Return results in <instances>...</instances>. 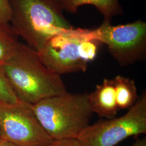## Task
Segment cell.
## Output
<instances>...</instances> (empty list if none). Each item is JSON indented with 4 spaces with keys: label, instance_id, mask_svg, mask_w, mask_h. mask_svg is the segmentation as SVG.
Instances as JSON below:
<instances>
[{
    "label": "cell",
    "instance_id": "14",
    "mask_svg": "<svg viewBox=\"0 0 146 146\" xmlns=\"http://www.w3.org/2000/svg\"><path fill=\"white\" fill-rule=\"evenodd\" d=\"M11 17L9 0H0V23H10Z\"/></svg>",
    "mask_w": 146,
    "mask_h": 146
},
{
    "label": "cell",
    "instance_id": "2",
    "mask_svg": "<svg viewBox=\"0 0 146 146\" xmlns=\"http://www.w3.org/2000/svg\"><path fill=\"white\" fill-rule=\"evenodd\" d=\"M16 35L38 51L50 37L73 28L58 0H9Z\"/></svg>",
    "mask_w": 146,
    "mask_h": 146
},
{
    "label": "cell",
    "instance_id": "17",
    "mask_svg": "<svg viewBox=\"0 0 146 146\" xmlns=\"http://www.w3.org/2000/svg\"><path fill=\"white\" fill-rule=\"evenodd\" d=\"M0 146H19L15 144L7 141L5 139H0Z\"/></svg>",
    "mask_w": 146,
    "mask_h": 146
},
{
    "label": "cell",
    "instance_id": "4",
    "mask_svg": "<svg viewBox=\"0 0 146 146\" xmlns=\"http://www.w3.org/2000/svg\"><path fill=\"white\" fill-rule=\"evenodd\" d=\"M146 92L125 115L89 125L78 135L83 146H115L129 137L146 134Z\"/></svg>",
    "mask_w": 146,
    "mask_h": 146
},
{
    "label": "cell",
    "instance_id": "5",
    "mask_svg": "<svg viewBox=\"0 0 146 146\" xmlns=\"http://www.w3.org/2000/svg\"><path fill=\"white\" fill-rule=\"evenodd\" d=\"M85 40L97 41L96 29L73 27L65 30L49 38L37 52L44 66L60 76L84 72L87 70L88 63L80 57L78 48L81 42Z\"/></svg>",
    "mask_w": 146,
    "mask_h": 146
},
{
    "label": "cell",
    "instance_id": "16",
    "mask_svg": "<svg viewBox=\"0 0 146 146\" xmlns=\"http://www.w3.org/2000/svg\"><path fill=\"white\" fill-rule=\"evenodd\" d=\"M132 146H146V137L137 140Z\"/></svg>",
    "mask_w": 146,
    "mask_h": 146
},
{
    "label": "cell",
    "instance_id": "12",
    "mask_svg": "<svg viewBox=\"0 0 146 146\" xmlns=\"http://www.w3.org/2000/svg\"><path fill=\"white\" fill-rule=\"evenodd\" d=\"M18 101L19 100L11 90L3 68L0 64V104H14Z\"/></svg>",
    "mask_w": 146,
    "mask_h": 146
},
{
    "label": "cell",
    "instance_id": "13",
    "mask_svg": "<svg viewBox=\"0 0 146 146\" xmlns=\"http://www.w3.org/2000/svg\"><path fill=\"white\" fill-rule=\"evenodd\" d=\"M99 42L91 40H85L80 44L78 50L81 58L86 62L94 60L96 58Z\"/></svg>",
    "mask_w": 146,
    "mask_h": 146
},
{
    "label": "cell",
    "instance_id": "9",
    "mask_svg": "<svg viewBox=\"0 0 146 146\" xmlns=\"http://www.w3.org/2000/svg\"><path fill=\"white\" fill-rule=\"evenodd\" d=\"M64 11L76 13L78 8L84 5H92L104 16V20H110L123 13L119 0H58Z\"/></svg>",
    "mask_w": 146,
    "mask_h": 146
},
{
    "label": "cell",
    "instance_id": "10",
    "mask_svg": "<svg viewBox=\"0 0 146 146\" xmlns=\"http://www.w3.org/2000/svg\"><path fill=\"white\" fill-rule=\"evenodd\" d=\"M113 80L118 108L129 110L139 98L134 80L121 75H117Z\"/></svg>",
    "mask_w": 146,
    "mask_h": 146
},
{
    "label": "cell",
    "instance_id": "15",
    "mask_svg": "<svg viewBox=\"0 0 146 146\" xmlns=\"http://www.w3.org/2000/svg\"><path fill=\"white\" fill-rule=\"evenodd\" d=\"M48 146H83L76 139L56 140Z\"/></svg>",
    "mask_w": 146,
    "mask_h": 146
},
{
    "label": "cell",
    "instance_id": "6",
    "mask_svg": "<svg viewBox=\"0 0 146 146\" xmlns=\"http://www.w3.org/2000/svg\"><path fill=\"white\" fill-rule=\"evenodd\" d=\"M1 139L19 146H48L54 141L37 119L32 104H0Z\"/></svg>",
    "mask_w": 146,
    "mask_h": 146
},
{
    "label": "cell",
    "instance_id": "18",
    "mask_svg": "<svg viewBox=\"0 0 146 146\" xmlns=\"http://www.w3.org/2000/svg\"><path fill=\"white\" fill-rule=\"evenodd\" d=\"M0 139H1V133H0Z\"/></svg>",
    "mask_w": 146,
    "mask_h": 146
},
{
    "label": "cell",
    "instance_id": "11",
    "mask_svg": "<svg viewBox=\"0 0 146 146\" xmlns=\"http://www.w3.org/2000/svg\"><path fill=\"white\" fill-rule=\"evenodd\" d=\"M10 23H0V64H2L14 54L19 44Z\"/></svg>",
    "mask_w": 146,
    "mask_h": 146
},
{
    "label": "cell",
    "instance_id": "3",
    "mask_svg": "<svg viewBox=\"0 0 146 146\" xmlns=\"http://www.w3.org/2000/svg\"><path fill=\"white\" fill-rule=\"evenodd\" d=\"M43 128L53 140L78 139L90 124L93 114L88 93L66 94L46 98L33 105Z\"/></svg>",
    "mask_w": 146,
    "mask_h": 146
},
{
    "label": "cell",
    "instance_id": "7",
    "mask_svg": "<svg viewBox=\"0 0 146 146\" xmlns=\"http://www.w3.org/2000/svg\"><path fill=\"white\" fill-rule=\"evenodd\" d=\"M97 41L105 44L110 54L121 66L144 59L146 53V22L141 20L113 26L104 20L96 29Z\"/></svg>",
    "mask_w": 146,
    "mask_h": 146
},
{
    "label": "cell",
    "instance_id": "1",
    "mask_svg": "<svg viewBox=\"0 0 146 146\" xmlns=\"http://www.w3.org/2000/svg\"><path fill=\"white\" fill-rule=\"evenodd\" d=\"M7 80L19 101L35 104L68 93L60 75L44 66L36 50L19 42L14 54L2 64Z\"/></svg>",
    "mask_w": 146,
    "mask_h": 146
},
{
    "label": "cell",
    "instance_id": "8",
    "mask_svg": "<svg viewBox=\"0 0 146 146\" xmlns=\"http://www.w3.org/2000/svg\"><path fill=\"white\" fill-rule=\"evenodd\" d=\"M88 100L93 113L100 117L112 119L119 110L113 79L104 78L102 84L96 86L93 92L88 93Z\"/></svg>",
    "mask_w": 146,
    "mask_h": 146
}]
</instances>
